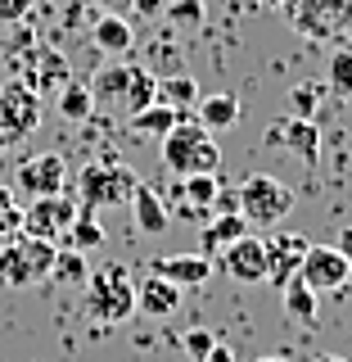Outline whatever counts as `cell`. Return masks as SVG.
Returning <instances> with one entry per match:
<instances>
[{"label":"cell","mask_w":352,"mask_h":362,"mask_svg":"<svg viewBox=\"0 0 352 362\" xmlns=\"http://www.w3.org/2000/svg\"><path fill=\"white\" fill-rule=\"evenodd\" d=\"M127 82H131V64L113 59V64L99 68L86 86H90V95H95V105H118V100L127 95Z\"/></svg>","instance_id":"cell-22"},{"label":"cell","mask_w":352,"mask_h":362,"mask_svg":"<svg viewBox=\"0 0 352 362\" xmlns=\"http://www.w3.org/2000/svg\"><path fill=\"white\" fill-rule=\"evenodd\" d=\"M203 362H240V358H235V349H231V344H221V339H217V344L208 349V358H203Z\"/></svg>","instance_id":"cell-37"},{"label":"cell","mask_w":352,"mask_h":362,"mask_svg":"<svg viewBox=\"0 0 352 362\" xmlns=\"http://www.w3.org/2000/svg\"><path fill=\"white\" fill-rule=\"evenodd\" d=\"M199 82L190 73H172V77H158V105H172V109H181V113H195V105H199Z\"/></svg>","instance_id":"cell-24"},{"label":"cell","mask_w":352,"mask_h":362,"mask_svg":"<svg viewBox=\"0 0 352 362\" xmlns=\"http://www.w3.org/2000/svg\"><path fill=\"white\" fill-rule=\"evenodd\" d=\"M23 82L37 90V95H45V90H59L63 82H73L63 50H54V45H32L28 64H23Z\"/></svg>","instance_id":"cell-12"},{"label":"cell","mask_w":352,"mask_h":362,"mask_svg":"<svg viewBox=\"0 0 352 362\" xmlns=\"http://www.w3.org/2000/svg\"><path fill=\"white\" fill-rule=\"evenodd\" d=\"M280 303H285V313L293 317V326H303V331H316V317H321V294L308 290L298 276L289 281L285 290H280Z\"/></svg>","instance_id":"cell-21"},{"label":"cell","mask_w":352,"mask_h":362,"mask_svg":"<svg viewBox=\"0 0 352 362\" xmlns=\"http://www.w3.org/2000/svg\"><path fill=\"white\" fill-rule=\"evenodd\" d=\"M257 362H289L285 354H267V358H257Z\"/></svg>","instance_id":"cell-41"},{"label":"cell","mask_w":352,"mask_h":362,"mask_svg":"<svg viewBox=\"0 0 352 362\" xmlns=\"http://www.w3.org/2000/svg\"><path fill=\"white\" fill-rule=\"evenodd\" d=\"M18 231H23V204L9 186H0V245L14 240Z\"/></svg>","instance_id":"cell-29"},{"label":"cell","mask_w":352,"mask_h":362,"mask_svg":"<svg viewBox=\"0 0 352 362\" xmlns=\"http://www.w3.org/2000/svg\"><path fill=\"white\" fill-rule=\"evenodd\" d=\"M298 281L316 294L344 290L352 281V258L339 245H308V254H303V263H298Z\"/></svg>","instance_id":"cell-8"},{"label":"cell","mask_w":352,"mask_h":362,"mask_svg":"<svg viewBox=\"0 0 352 362\" xmlns=\"http://www.w3.org/2000/svg\"><path fill=\"white\" fill-rule=\"evenodd\" d=\"M122 105H127L131 113L158 105V77H154L145 64H131V82H127V95H122Z\"/></svg>","instance_id":"cell-26"},{"label":"cell","mask_w":352,"mask_h":362,"mask_svg":"<svg viewBox=\"0 0 352 362\" xmlns=\"http://www.w3.org/2000/svg\"><path fill=\"white\" fill-rule=\"evenodd\" d=\"M90 45L99 54H109V59H122V54L135 50V28L122 14H95V23H90Z\"/></svg>","instance_id":"cell-17"},{"label":"cell","mask_w":352,"mask_h":362,"mask_svg":"<svg viewBox=\"0 0 352 362\" xmlns=\"http://www.w3.org/2000/svg\"><path fill=\"white\" fill-rule=\"evenodd\" d=\"M181 181H186V199L190 204L212 209V199H217V190H221V173H195V177H181Z\"/></svg>","instance_id":"cell-30"},{"label":"cell","mask_w":352,"mask_h":362,"mask_svg":"<svg viewBox=\"0 0 352 362\" xmlns=\"http://www.w3.org/2000/svg\"><path fill=\"white\" fill-rule=\"evenodd\" d=\"M104 222H99V213L95 209H82L77 204V218L73 226L63 231V249H77V254H95V249H104Z\"/></svg>","instance_id":"cell-20"},{"label":"cell","mask_w":352,"mask_h":362,"mask_svg":"<svg viewBox=\"0 0 352 362\" xmlns=\"http://www.w3.org/2000/svg\"><path fill=\"white\" fill-rule=\"evenodd\" d=\"M339 249H344V254L352 258V226H344V231H339V240H334Z\"/></svg>","instance_id":"cell-39"},{"label":"cell","mask_w":352,"mask_h":362,"mask_svg":"<svg viewBox=\"0 0 352 362\" xmlns=\"http://www.w3.org/2000/svg\"><path fill=\"white\" fill-rule=\"evenodd\" d=\"M221 272L231 281H240V286H262L267 281V245H262V235H240L231 249H221Z\"/></svg>","instance_id":"cell-11"},{"label":"cell","mask_w":352,"mask_h":362,"mask_svg":"<svg viewBox=\"0 0 352 362\" xmlns=\"http://www.w3.org/2000/svg\"><path fill=\"white\" fill-rule=\"evenodd\" d=\"M289 105H293V113H298V118H316V113H321V95H316L312 86H293Z\"/></svg>","instance_id":"cell-33"},{"label":"cell","mask_w":352,"mask_h":362,"mask_svg":"<svg viewBox=\"0 0 352 362\" xmlns=\"http://www.w3.org/2000/svg\"><path fill=\"white\" fill-rule=\"evenodd\" d=\"M18 190L28 199H41V195H63L68 190V158L63 154H54V150H45V154H32V158H23L18 163Z\"/></svg>","instance_id":"cell-9"},{"label":"cell","mask_w":352,"mask_h":362,"mask_svg":"<svg viewBox=\"0 0 352 362\" xmlns=\"http://www.w3.org/2000/svg\"><path fill=\"white\" fill-rule=\"evenodd\" d=\"M158 154H163V163H167L172 177L221 173V145H217V136H212L208 127L195 122V113H186V118L158 141Z\"/></svg>","instance_id":"cell-1"},{"label":"cell","mask_w":352,"mask_h":362,"mask_svg":"<svg viewBox=\"0 0 352 362\" xmlns=\"http://www.w3.org/2000/svg\"><path fill=\"white\" fill-rule=\"evenodd\" d=\"M59 113H63V122H77V127H86L90 118L99 113V105H95V95H90V86L86 82H63L59 90Z\"/></svg>","instance_id":"cell-23"},{"label":"cell","mask_w":352,"mask_h":362,"mask_svg":"<svg viewBox=\"0 0 352 362\" xmlns=\"http://www.w3.org/2000/svg\"><path fill=\"white\" fill-rule=\"evenodd\" d=\"M32 5H37V0H0V23L18 28V23L32 14Z\"/></svg>","instance_id":"cell-34"},{"label":"cell","mask_w":352,"mask_h":362,"mask_svg":"<svg viewBox=\"0 0 352 362\" xmlns=\"http://www.w3.org/2000/svg\"><path fill=\"white\" fill-rule=\"evenodd\" d=\"M90 5H95V9H104V14H118V9L127 5V0H90Z\"/></svg>","instance_id":"cell-38"},{"label":"cell","mask_w":352,"mask_h":362,"mask_svg":"<svg viewBox=\"0 0 352 362\" xmlns=\"http://www.w3.org/2000/svg\"><path fill=\"white\" fill-rule=\"evenodd\" d=\"M316 362H348V358H339V354H316Z\"/></svg>","instance_id":"cell-40"},{"label":"cell","mask_w":352,"mask_h":362,"mask_svg":"<svg viewBox=\"0 0 352 362\" xmlns=\"http://www.w3.org/2000/svg\"><path fill=\"white\" fill-rule=\"evenodd\" d=\"M127 5L135 9V18H163L167 0H127Z\"/></svg>","instance_id":"cell-36"},{"label":"cell","mask_w":352,"mask_h":362,"mask_svg":"<svg viewBox=\"0 0 352 362\" xmlns=\"http://www.w3.org/2000/svg\"><path fill=\"white\" fill-rule=\"evenodd\" d=\"M262 245H267V281L276 290H285L298 276V263L312 240H303L298 231H285V226H271V235H262Z\"/></svg>","instance_id":"cell-10"},{"label":"cell","mask_w":352,"mask_h":362,"mask_svg":"<svg viewBox=\"0 0 352 362\" xmlns=\"http://www.w3.org/2000/svg\"><path fill=\"white\" fill-rule=\"evenodd\" d=\"M257 5H280V0H257Z\"/></svg>","instance_id":"cell-42"},{"label":"cell","mask_w":352,"mask_h":362,"mask_svg":"<svg viewBox=\"0 0 352 362\" xmlns=\"http://www.w3.org/2000/svg\"><path fill=\"white\" fill-rule=\"evenodd\" d=\"M240 213L248 218V226H280V218H289L293 209V190L285 186V181H276L271 173H253L244 177L240 186Z\"/></svg>","instance_id":"cell-5"},{"label":"cell","mask_w":352,"mask_h":362,"mask_svg":"<svg viewBox=\"0 0 352 362\" xmlns=\"http://www.w3.org/2000/svg\"><path fill=\"white\" fill-rule=\"evenodd\" d=\"M54 254H59V245H54V240L14 235V240L0 245V281H5L9 290H37L41 281H50Z\"/></svg>","instance_id":"cell-3"},{"label":"cell","mask_w":352,"mask_h":362,"mask_svg":"<svg viewBox=\"0 0 352 362\" xmlns=\"http://www.w3.org/2000/svg\"><path fill=\"white\" fill-rule=\"evenodd\" d=\"M212 213H240V190H235V186H226V181H221L217 199H212Z\"/></svg>","instance_id":"cell-35"},{"label":"cell","mask_w":352,"mask_h":362,"mask_svg":"<svg viewBox=\"0 0 352 362\" xmlns=\"http://www.w3.org/2000/svg\"><path fill=\"white\" fill-rule=\"evenodd\" d=\"M240 113H244V109H240V100L226 95V90H217V95H199V105H195V122L217 136V132H226V127H235V122H240Z\"/></svg>","instance_id":"cell-19"},{"label":"cell","mask_w":352,"mask_h":362,"mask_svg":"<svg viewBox=\"0 0 352 362\" xmlns=\"http://www.w3.org/2000/svg\"><path fill=\"white\" fill-rule=\"evenodd\" d=\"M348 362H352V358H348Z\"/></svg>","instance_id":"cell-43"},{"label":"cell","mask_w":352,"mask_h":362,"mask_svg":"<svg viewBox=\"0 0 352 362\" xmlns=\"http://www.w3.org/2000/svg\"><path fill=\"white\" fill-rule=\"evenodd\" d=\"M163 18L172 23L176 32H186V37H195V32L203 28V18H208V5H203V0H167Z\"/></svg>","instance_id":"cell-27"},{"label":"cell","mask_w":352,"mask_h":362,"mask_svg":"<svg viewBox=\"0 0 352 362\" xmlns=\"http://www.w3.org/2000/svg\"><path fill=\"white\" fill-rule=\"evenodd\" d=\"M271 136H280V141H285V150L293 158H303L308 168L321 163V127H316V118H298V113H289V118L280 122Z\"/></svg>","instance_id":"cell-14"},{"label":"cell","mask_w":352,"mask_h":362,"mask_svg":"<svg viewBox=\"0 0 352 362\" xmlns=\"http://www.w3.org/2000/svg\"><path fill=\"white\" fill-rule=\"evenodd\" d=\"M37 127H41V95L23 77H9L0 86V136L14 145L23 136H32Z\"/></svg>","instance_id":"cell-6"},{"label":"cell","mask_w":352,"mask_h":362,"mask_svg":"<svg viewBox=\"0 0 352 362\" xmlns=\"http://www.w3.org/2000/svg\"><path fill=\"white\" fill-rule=\"evenodd\" d=\"M135 177L131 168H122V163H86L82 173H77V181H68L73 186V199L82 204V209H109V204H127L131 199V190H135Z\"/></svg>","instance_id":"cell-4"},{"label":"cell","mask_w":352,"mask_h":362,"mask_svg":"<svg viewBox=\"0 0 352 362\" xmlns=\"http://www.w3.org/2000/svg\"><path fill=\"white\" fill-rule=\"evenodd\" d=\"M131 218H135V231L140 235H163L167 226H172V213H167V204L163 195L150 186V181H135V190H131Z\"/></svg>","instance_id":"cell-15"},{"label":"cell","mask_w":352,"mask_h":362,"mask_svg":"<svg viewBox=\"0 0 352 362\" xmlns=\"http://www.w3.org/2000/svg\"><path fill=\"white\" fill-rule=\"evenodd\" d=\"M50 276H54V281H63V286H82V281L90 276V267H86V254H77V249H63V245H59V254H54V267H50Z\"/></svg>","instance_id":"cell-28"},{"label":"cell","mask_w":352,"mask_h":362,"mask_svg":"<svg viewBox=\"0 0 352 362\" xmlns=\"http://www.w3.org/2000/svg\"><path fill=\"white\" fill-rule=\"evenodd\" d=\"M181 308V290L172 286V281H163V276H145V281H135V313L140 317H150V322H163V317H172Z\"/></svg>","instance_id":"cell-16"},{"label":"cell","mask_w":352,"mask_h":362,"mask_svg":"<svg viewBox=\"0 0 352 362\" xmlns=\"http://www.w3.org/2000/svg\"><path fill=\"white\" fill-rule=\"evenodd\" d=\"M86 286V317L99 326H118L135 313V276L127 272V263H99L90 267Z\"/></svg>","instance_id":"cell-2"},{"label":"cell","mask_w":352,"mask_h":362,"mask_svg":"<svg viewBox=\"0 0 352 362\" xmlns=\"http://www.w3.org/2000/svg\"><path fill=\"white\" fill-rule=\"evenodd\" d=\"M181 118H186V113L172 109V105H150V109L131 113V132H135V136H150V141H163V136L172 132Z\"/></svg>","instance_id":"cell-25"},{"label":"cell","mask_w":352,"mask_h":362,"mask_svg":"<svg viewBox=\"0 0 352 362\" xmlns=\"http://www.w3.org/2000/svg\"><path fill=\"white\" fill-rule=\"evenodd\" d=\"M77 218V199L68 195H41V199H28V209H23V231L18 235H32V240H63V231L73 226Z\"/></svg>","instance_id":"cell-7"},{"label":"cell","mask_w":352,"mask_h":362,"mask_svg":"<svg viewBox=\"0 0 352 362\" xmlns=\"http://www.w3.org/2000/svg\"><path fill=\"white\" fill-rule=\"evenodd\" d=\"M212 344H217V335H212L208 326H190V331L181 335V349L190 354V362H203V358H208V349H212Z\"/></svg>","instance_id":"cell-31"},{"label":"cell","mask_w":352,"mask_h":362,"mask_svg":"<svg viewBox=\"0 0 352 362\" xmlns=\"http://www.w3.org/2000/svg\"><path fill=\"white\" fill-rule=\"evenodd\" d=\"M330 86L344 90V95H352V50H339L330 59Z\"/></svg>","instance_id":"cell-32"},{"label":"cell","mask_w":352,"mask_h":362,"mask_svg":"<svg viewBox=\"0 0 352 362\" xmlns=\"http://www.w3.org/2000/svg\"><path fill=\"white\" fill-rule=\"evenodd\" d=\"M150 272L163 276V281H172L176 290H199V286H208V276H212V258L208 254H163V258L150 263Z\"/></svg>","instance_id":"cell-13"},{"label":"cell","mask_w":352,"mask_h":362,"mask_svg":"<svg viewBox=\"0 0 352 362\" xmlns=\"http://www.w3.org/2000/svg\"><path fill=\"white\" fill-rule=\"evenodd\" d=\"M199 231H203V254H221V249H231L240 235L253 231V226H248L244 213H212Z\"/></svg>","instance_id":"cell-18"}]
</instances>
